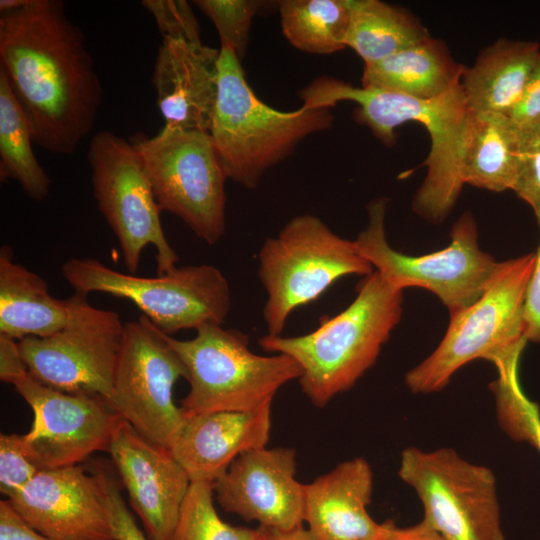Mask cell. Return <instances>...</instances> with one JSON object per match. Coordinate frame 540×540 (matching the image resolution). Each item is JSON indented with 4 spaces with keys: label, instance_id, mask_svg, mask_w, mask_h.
Instances as JSON below:
<instances>
[{
    "label": "cell",
    "instance_id": "obj_1",
    "mask_svg": "<svg viewBox=\"0 0 540 540\" xmlns=\"http://www.w3.org/2000/svg\"><path fill=\"white\" fill-rule=\"evenodd\" d=\"M0 70L28 120L33 142L74 153L92 130L103 89L82 30L60 0H29L0 13Z\"/></svg>",
    "mask_w": 540,
    "mask_h": 540
},
{
    "label": "cell",
    "instance_id": "obj_2",
    "mask_svg": "<svg viewBox=\"0 0 540 540\" xmlns=\"http://www.w3.org/2000/svg\"><path fill=\"white\" fill-rule=\"evenodd\" d=\"M302 105L333 108L354 102V120L365 125L384 145L396 141L395 129L407 122L420 123L429 134L427 173L412 207L430 222H441L454 207L463 182L460 157L468 108L461 85L446 94L420 100L376 87H356L332 76L315 78L299 92Z\"/></svg>",
    "mask_w": 540,
    "mask_h": 540
},
{
    "label": "cell",
    "instance_id": "obj_3",
    "mask_svg": "<svg viewBox=\"0 0 540 540\" xmlns=\"http://www.w3.org/2000/svg\"><path fill=\"white\" fill-rule=\"evenodd\" d=\"M402 304L403 291L373 271L359 284L353 302L324 318L316 330L293 337L267 334L258 345L293 358L302 370L298 380L303 393L323 407L374 365L401 320Z\"/></svg>",
    "mask_w": 540,
    "mask_h": 540
},
{
    "label": "cell",
    "instance_id": "obj_4",
    "mask_svg": "<svg viewBox=\"0 0 540 540\" xmlns=\"http://www.w3.org/2000/svg\"><path fill=\"white\" fill-rule=\"evenodd\" d=\"M333 121L329 108L302 105L285 112L268 106L249 86L234 50L220 47L218 95L209 134L228 179L255 189L301 141L327 130Z\"/></svg>",
    "mask_w": 540,
    "mask_h": 540
},
{
    "label": "cell",
    "instance_id": "obj_5",
    "mask_svg": "<svg viewBox=\"0 0 540 540\" xmlns=\"http://www.w3.org/2000/svg\"><path fill=\"white\" fill-rule=\"evenodd\" d=\"M535 253L500 262L480 298L450 316L447 331L436 349L405 375L416 394L442 390L452 376L476 359L496 368L521 356L527 343L524 308Z\"/></svg>",
    "mask_w": 540,
    "mask_h": 540
},
{
    "label": "cell",
    "instance_id": "obj_6",
    "mask_svg": "<svg viewBox=\"0 0 540 540\" xmlns=\"http://www.w3.org/2000/svg\"><path fill=\"white\" fill-rule=\"evenodd\" d=\"M163 334L187 370L190 389L181 401L185 416L256 409L302 373L293 358L255 354L246 334L220 324H205L187 340Z\"/></svg>",
    "mask_w": 540,
    "mask_h": 540
},
{
    "label": "cell",
    "instance_id": "obj_7",
    "mask_svg": "<svg viewBox=\"0 0 540 540\" xmlns=\"http://www.w3.org/2000/svg\"><path fill=\"white\" fill-rule=\"evenodd\" d=\"M372 272L354 240L337 235L315 215L293 217L258 253L268 334L281 335L295 309L315 301L338 279Z\"/></svg>",
    "mask_w": 540,
    "mask_h": 540
},
{
    "label": "cell",
    "instance_id": "obj_8",
    "mask_svg": "<svg viewBox=\"0 0 540 540\" xmlns=\"http://www.w3.org/2000/svg\"><path fill=\"white\" fill-rule=\"evenodd\" d=\"M387 199L367 205L368 223L354 240L359 253L393 288L420 287L434 293L450 316L476 302L496 275L500 262L482 251L470 212L454 223L450 244L429 254L411 256L394 250L386 239Z\"/></svg>",
    "mask_w": 540,
    "mask_h": 540
},
{
    "label": "cell",
    "instance_id": "obj_9",
    "mask_svg": "<svg viewBox=\"0 0 540 540\" xmlns=\"http://www.w3.org/2000/svg\"><path fill=\"white\" fill-rule=\"evenodd\" d=\"M61 273L75 293H106L133 302L161 332L172 336L205 324L222 325L231 310L223 273L210 264L175 267L154 277L114 270L94 258H70Z\"/></svg>",
    "mask_w": 540,
    "mask_h": 540
},
{
    "label": "cell",
    "instance_id": "obj_10",
    "mask_svg": "<svg viewBox=\"0 0 540 540\" xmlns=\"http://www.w3.org/2000/svg\"><path fill=\"white\" fill-rule=\"evenodd\" d=\"M139 153L161 210L179 217L208 245L226 230L228 179L208 132L163 127L129 140Z\"/></svg>",
    "mask_w": 540,
    "mask_h": 540
},
{
    "label": "cell",
    "instance_id": "obj_11",
    "mask_svg": "<svg viewBox=\"0 0 540 540\" xmlns=\"http://www.w3.org/2000/svg\"><path fill=\"white\" fill-rule=\"evenodd\" d=\"M398 475L419 497L422 520L443 540H505L496 478L488 467L452 448L407 447Z\"/></svg>",
    "mask_w": 540,
    "mask_h": 540
},
{
    "label": "cell",
    "instance_id": "obj_12",
    "mask_svg": "<svg viewBox=\"0 0 540 540\" xmlns=\"http://www.w3.org/2000/svg\"><path fill=\"white\" fill-rule=\"evenodd\" d=\"M87 158L93 196L117 238L128 273L137 272L148 245L156 251L157 274L175 268L179 257L166 238L162 210L132 143L103 130L92 137Z\"/></svg>",
    "mask_w": 540,
    "mask_h": 540
},
{
    "label": "cell",
    "instance_id": "obj_13",
    "mask_svg": "<svg viewBox=\"0 0 540 540\" xmlns=\"http://www.w3.org/2000/svg\"><path fill=\"white\" fill-rule=\"evenodd\" d=\"M70 302V315L60 330L18 341L21 356L40 383L68 393L98 395L109 404L124 323L118 313L92 306L87 295L74 293Z\"/></svg>",
    "mask_w": 540,
    "mask_h": 540
},
{
    "label": "cell",
    "instance_id": "obj_14",
    "mask_svg": "<svg viewBox=\"0 0 540 540\" xmlns=\"http://www.w3.org/2000/svg\"><path fill=\"white\" fill-rule=\"evenodd\" d=\"M187 370L163 332L141 315L124 323L109 405L149 441L169 447L185 414L174 402V386Z\"/></svg>",
    "mask_w": 540,
    "mask_h": 540
},
{
    "label": "cell",
    "instance_id": "obj_15",
    "mask_svg": "<svg viewBox=\"0 0 540 540\" xmlns=\"http://www.w3.org/2000/svg\"><path fill=\"white\" fill-rule=\"evenodd\" d=\"M11 384L33 411L22 442L40 471L75 466L96 451H107L122 417L104 398L51 388L28 371Z\"/></svg>",
    "mask_w": 540,
    "mask_h": 540
},
{
    "label": "cell",
    "instance_id": "obj_16",
    "mask_svg": "<svg viewBox=\"0 0 540 540\" xmlns=\"http://www.w3.org/2000/svg\"><path fill=\"white\" fill-rule=\"evenodd\" d=\"M107 478L77 465L43 470L7 500L28 525L53 540H115Z\"/></svg>",
    "mask_w": 540,
    "mask_h": 540
},
{
    "label": "cell",
    "instance_id": "obj_17",
    "mask_svg": "<svg viewBox=\"0 0 540 540\" xmlns=\"http://www.w3.org/2000/svg\"><path fill=\"white\" fill-rule=\"evenodd\" d=\"M296 467L292 448L244 452L213 483L216 500L226 512L261 527L297 529L304 524L306 485L296 479Z\"/></svg>",
    "mask_w": 540,
    "mask_h": 540
},
{
    "label": "cell",
    "instance_id": "obj_18",
    "mask_svg": "<svg viewBox=\"0 0 540 540\" xmlns=\"http://www.w3.org/2000/svg\"><path fill=\"white\" fill-rule=\"evenodd\" d=\"M107 451L149 538L170 540L191 485L185 470L169 448L149 441L123 418Z\"/></svg>",
    "mask_w": 540,
    "mask_h": 540
},
{
    "label": "cell",
    "instance_id": "obj_19",
    "mask_svg": "<svg viewBox=\"0 0 540 540\" xmlns=\"http://www.w3.org/2000/svg\"><path fill=\"white\" fill-rule=\"evenodd\" d=\"M220 49L162 39L152 84L164 127L208 132L218 95Z\"/></svg>",
    "mask_w": 540,
    "mask_h": 540
},
{
    "label": "cell",
    "instance_id": "obj_20",
    "mask_svg": "<svg viewBox=\"0 0 540 540\" xmlns=\"http://www.w3.org/2000/svg\"><path fill=\"white\" fill-rule=\"evenodd\" d=\"M271 406L185 416L168 448L191 482L214 483L239 455L266 446Z\"/></svg>",
    "mask_w": 540,
    "mask_h": 540
},
{
    "label": "cell",
    "instance_id": "obj_21",
    "mask_svg": "<svg viewBox=\"0 0 540 540\" xmlns=\"http://www.w3.org/2000/svg\"><path fill=\"white\" fill-rule=\"evenodd\" d=\"M373 472L364 458L338 464L306 485L304 523L314 540H393L397 526L368 512Z\"/></svg>",
    "mask_w": 540,
    "mask_h": 540
},
{
    "label": "cell",
    "instance_id": "obj_22",
    "mask_svg": "<svg viewBox=\"0 0 540 540\" xmlns=\"http://www.w3.org/2000/svg\"><path fill=\"white\" fill-rule=\"evenodd\" d=\"M540 54V44L500 38L465 67L461 88L471 112L509 117L519 103Z\"/></svg>",
    "mask_w": 540,
    "mask_h": 540
},
{
    "label": "cell",
    "instance_id": "obj_23",
    "mask_svg": "<svg viewBox=\"0 0 540 540\" xmlns=\"http://www.w3.org/2000/svg\"><path fill=\"white\" fill-rule=\"evenodd\" d=\"M70 297L57 299L44 278L16 263L13 249H0V334L22 340L47 337L60 330L70 315Z\"/></svg>",
    "mask_w": 540,
    "mask_h": 540
},
{
    "label": "cell",
    "instance_id": "obj_24",
    "mask_svg": "<svg viewBox=\"0 0 540 540\" xmlns=\"http://www.w3.org/2000/svg\"><path fill=\"white\" fill-rule=\"evenodd\" d=\"M464 69L447 44L431 36L386 59L364 64L361 86L430 100L459 86Z\"/></svg>",
    "mask_w": 540,
    "mask_h": 540
},
{
    "label": "cell",
    "instance_id": "obj_25",
    "mask_svg": "<svg viewBox=\"0 0 540 540\" xmlns=\"http://www.w3.org/2000/svg\"><path fill=\"white\" fill-rule=\"evenodd\" d=\"M520 135L508 117L468 110L460 157L463 184L512 190L519 164Z\"/></svg>",
    "mask_w": 540,
    "mask_h": 540
},
{
    "label": "cell",
    "instance_id": "obj_26",
    "mask_svg": "<svg viewBox=\"0 0 540 540\" xmlns=\"http://www.w3.org/2000/svg\"><path fill=\"white\" fill-rule=\"evenodd\" d=\"M351 19L346 47L375 63L431 37L409 10L379 0H350Z\"/></svg>",
    "mask_w": 540,
    "mask_h": 540
},
{
    "label": "cell",
    "instance_id": "obj_27",
    "mask_svg": "<svg viewBox=\"0 0 540 540\" xmlns=\"http://www.w3.org/2000/svg\"><path fill=\"white\" fill-rule=\"evenodd\" d=\"M32 133L26 115L0 70V179L16 181L34 201L49 194L51 180L32 149Z\"/></svg>",
    "mask_w": 540,
    "mask_h": 540
},
{
    "label": "cell",
    "instance_id": "obj_28",
    "mask_svg": "<svg viewBox=\"0 0 540 540\" xmlns=\"http://www.w3.org/2000/svg\"><path fill=\"white\" fill-rule=\"evenodd\" d=\"M283 35L297 50L332 54L346 48L350 0H280Z\"/></svg>",
    "mask_w": 540,
    "mask_h": 540
},
{
    "label": "cell",
    "instance_id": "obj_29",
    "mask_svg": "<svg viewBox=\"0 0 540 540\" xmlns=\"http://www.w3.org/2000/svg\"><path fill=\"white\" fill-rule=\"evenodd\" d=\"M213 483L191 482L170 540H263L267 529L233 526L218 515Z\"/></svg>",
    "mask_w": 540,
    "mask_h": 540
},
{
    "label": "cell",
    "instance_id": "obj_30",
    "mask_svg": "<svg viewBox=\"0 0 540 540\" xmlns=\"http://www.w3.org/2000/svg\"><path fill=\"white\" fill-rule=\"evenodd\" d=\"M496 370L491 388L500 426L511 439L532 445L540 454V410L521 388L519 361Z\"/></svg>",
    "mask_w": 540,
    "mask_h": 540
},
{
    "label": "cell",
    "instance_id": "obj_31",
    "mask_svg": "<svg viewBox=\"0 0 540 540\" xmlns=\"http://www.w3.org/2000/svg\"><path fill=\"white\" fill-rule=\"evenodd\" d=\"M214 24L221 46L231 47L243 60L254 16L264 5L260 0H194Z\"/></svg>",
    "mask_w": 540,
    "mask_h": 540
},
{
    "label": "cell",
    "instance_id": "obj_32",
    "mask_svg": "<svg viewBox=\"0 0 540 540\" xmlns=\"http://www.w3.org/2000/svg\"><path fill=\"white\" fill-rule=\"evenodd\" d=\"M519 164L513 191L540 217V121L522 130Z\"/></svg>",
    "mask_w": 540,
    "mask_h": 540
},
{
    "label": "cell",
    "instance_id": "obj_33",
    "mask_svg": "<svg viewBox=\"0 0 540 540\" xmlns=\"http://www.w3.org/2000/svg\"><path fill=\"white\" fill-rule=\"evenodd\" d=\"M141 5L153 16L162 39L202 42L200 25L185 0H143Z\"/></svg>",
    "mask_w": 540,
    "mask_h": 540
},
{
    "label": "cell",
    "instance_id": "obj_34",
    "mask_svg": "<svg viewBox=\"0 0 540 540\" xmlns=\"http://www.w3.org/2000/svg\"><path fill=\"white\" fill-rule=\"evenodd\" d=\"M40 470L29 459L22 435H0V490L8 497L21 491Z\"/></svg>",
    "mask_w": 540,
    "mask_h": 540
},
{
    "label": "cell",
    "instance_id": "obj_35",
    "mask_svg": "<svg viewBox=\"0 0 540 540\" xmlns=\"http://www.w3.org/2000/svg\"><path fill=\"white\" fill-rule=\"evenodd\" d=\"M108 506L115 540H152L137 526L125 504L120 490L111 478H107Z\"/></svg>",
    "mask_w": 540,
    "mask_h": 540
},
{
    "label": "cell",
    "instance_id": "obj_36",
    "mask_svg": "<svg viewBox=\"0 0 540 540\" xmlns=\"http://www.w3.org/2000/svg\"><path fill=\"white\" fill-rule=\"evenodd\" d=\"M508 118L517 130L525 129L540 121V54L522 97Z\"/></svg>",
    "mask_w": 540,
    "mask_h": 540
},
{
    "label": "cell",
    "instance_id": "obj_37",
    "mask_svg": "<svg viewBox=\"0 0 540 540\" xmlns=\"http://www.w3.org/2000/svg\"><path fill=\"white\" fill-rule=\"evenodd\" d=\"M537 220L540 225V217ZM524 321L527 342L540 344V246L535 252V263L527 286Z\"/></svg>",
    "mask_w": 540,
    "mask_h": 540
},
{
    "label": "cell",
    "instance_id": "obj_38",
    "mask_svg": "<svg viewBox=\"0 0 540 540\" xmlns=\"http://www.w3.org/2000/svg\"><path fill=\"white\" fill-rule=\"evenodd\" d=\"M0 540H53L28 525L8 500L0 502Z\"/></svg>",
    "mask_w": 540,
    "mask_h": 540
},
{
    "label": "cell",
    "instance_id": "obj_39",
    "mask_svg": "<svg viewBox=\"0 0 540 540\" xmlns=\"http://www.w3.org/2000/svg\"><path fill=\"white\" fill-rule=\"evenodd\" d=\"M27 367L15 339L0 334V379L11 384L14 379L27 372Z\"/></svg>",
    "mask_w": 540,
    "mask_h": 540
},
{
    "label": "cell",
    "instance_id": "obj_40",
    "mask_svg": "<svg viewBox=\"0 0 540 540\" xmlns=\"http://www.w3.org/2000/svg\"><path fill=\"white\" fill-rule=\"evenodd\" d=\"M393 540H443L423 520L411 527H397Z\"/></svg>",
    "mask_w": 540,
    "mask_h": 540
},
{
    "label": "cell",
    "instance_id": "obj_41",
    "mask_svg": "<svg viewBox=\"0 0 540 540\" xmlns=\"http://www.w3.org/2000/svg\"><path fill=\"white\" fill-rule=\"evenodd\" d=\"M267 529V528H266ZM263 540H314L307 528L303 526L291 531L267 529Z\"/></svg>",
    "mask_w": 540,
    "mask_h": 540
},
{
    "label": "cell",
    "instance_id": "obj_42",
    "mask_svg": "<svg viewBox=\"0 0 540 540\" xmlns=\"http://www.w3.org/2000/svg\"><path fill=\"white\" fill-rule=\"evenodd\" d=\"M28 2H29V0H1L0 1V13L22 8Z\"/></svg>",
    "mask_w": 540,
    "mask_h": 540
}]
</instances>
